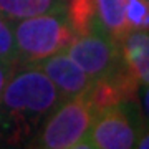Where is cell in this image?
<instances>
[{"instance_id":"cell-1","label":"cell","mask_w":149,"mask_h":149,"mask_svg":"<svg viewBox=\"0 0 149 149\" xmlns=\"http://www.w3.org/2000/svg\"><path fill=\"white\" fill-rule=\"evenodd\" d=\"M63 101L58 88L37 65H17L0 100V144L27 146Z\"/></svg>"},{"instance_id":"cell-2","label":"cell","mask_w":149,"mask_h":149,"mask_svg":"<svg viewBox=\"0 0 149 149\" xmlns=\"http://www.w3.org/2000/svg\"><path fill=\"white\" fill-rule=\"evenodd\" d=\"M18 65H37L52 55L65 52L74 32L63 8L13 22Z\"/></svg>"},{"instance_id":"cell-3","label":"cell","mask_w":149,"mask_h":149,"mask_svg":"<svg viewBox=\"0 0 149 149\" xmlns=\"http://www.w3.org/2000/svg\"><path fill=\"white\" fill-rule=\"evenodd\" d=\"M96 113L86 93L66 98L45 119L42 128L30 139L27 148L80 149L90 148L86 136Z\"/></svg>"},{"instance_id":"cell-4","label":"cell","mask_w":149,"mask_h":149,"mask_svg":"<svg viewBox=\"0 0 149 149\" xmlns=\"http://www.w3.org/2000/svg\"><path fill=\"white\" fill-rule=\"evenodd\" d=\"M144 128L138 100H129L118 106L96 113L86 136L90 148L96 149H129Z\"/></svg>"},{"instance_id":"cell-5","label":"cell","mask_w":149,"mask_h":149,"mask_svg":"<svg viewBox=\"0 0 149 149\" xmlns=\"http://www.w3.org/2000/svg\"><path fill=\"white\" fill-rule=\"evenodd\" d=\"M65 52L91 80L106 76L124 65L119 43L104 32L74 35Z\"/></svg>"},{"instance_id":"cell-6","label":"cell","mask_w":149,"mask_h":149,"mask_svg":"<svg viewBox=\"0 0 149 149\" xmlns=\"http://www.w3.org/2000/svg\"><path fill=\"white\" fill-rule=\"evenodd\" d=\"M139 86L141 85L126 68V65H123L116 71L101 76L98 80H93L90 90L86 91V96L95 113H100L103 109L118 106L124 101L136 100Z\"/></svg>"},{"instance_id":"cell-7","label":"cell","mask_w":149,"mask_h":149,"mask_svg":"<svg viewBox=\"0 0 149 149\" xmlns=\"http://www.w3.org/2000/svg\"><path fill=\"white\" fill-rule=\"evenodd\" d=\"M37 66H40L43 73L53 81L63 100L86 93L93 83V80L65 52L42 60Z\"/></svg>"},{"instance_id":"cell-8","label":"cell","mask_w":149,"mask_h":149,"mask_svg":"<svg viewBox=\"0 0 149 149\" xmlns=\"http://www.w3.org/2000/svg\"><path fill=\"white\" fill-rule=\"evenodd\" d=\"M123 60L139 85H149V32L133 30L119 43Z\"/></svg>"},{"instance_id":"cell-9","label":"cell","mask_w":149,"mask_h":149,"mask_svg":"<svg viewBox=\"0 0 149 149\" xmlns=\"http://www.w3.org/2000/svg\"><path fill=\"white\" fill-rule=\"evenodd\" d=\"M63 10L74 35L104 32L100 23L96 0H63Z\"/></svg>"},{"instance_id":"cell-10","label":"cell","mask_w":149,"mask_h":149,"mask_svg":"<svg viewBox=\"0 0 149 149\" xmlns=\"http://www.w3.org/2000/svg\"><path fill=\"white\" fill-rule=\"evenodd\" d=\"M63 8V0H0V15L12 23Z\"/></svg>"},{"instance_id":"cell-11","label":"cell","mask_w":149,"mask_h":149,"mask_svg":"<svg viewBox=\"0 0 149 149\" xmlns=\"http://www.w3.org/2000/svg\"><path fill=\"white\" fill-rule=\"evenodd\" d=\"M124 15L131 32H149V0H124Z\"/></svg>"},{"instance_id":"cell-12","label":"cell","mask_w":149,"mask_h":149,"mask_svg":"<svg viewBox=\"0 0 149 149\" xmlns=\"http://www.w3.org/2000/svg\"><path fill=\"white\" fill-rule=\"evenodd\" d=\"M0 61L18 65L15 37H13V23L0 15Z\"/></svg>"},{"instance_id":"cell-13","label":"cell","mask_w":149,"mask_h":149,"mask_svg":"<svg viewBox=\"0 0 149 149\" xmlns=\"http://www.w3.org/2000/svg\"><path fill=\"white\" fill-rule=\"evenodd\" d=\"M15 68H17V65L0 61V100H2V93H3V88H5L7 81L12 76V73H13Z\"/></svg>"},{"instance_id":"cell-14","label":"cell","mask_w":149,"mask_h":149,"mask_svg":"<svg viewBox=\"0 0 149 149\" xmlns=\"http://www.w3.org/2000/svg\"><path fill=\"white\" fill-rule=\"evenodd\" d=\"M138 95L141 96V108H143V114L148 121L149 126V85H141L139 86Z\"/></svg>"},{"instance_id":"cell-15","label":"cell","mask_w":149,"mask_h":149,"mask_svg":"<svg viewBox=\"0 0 149 149\" xmlns=\"http://www.w3.org/2000/svg\"><path fill=\"white\" fill-rule=\"evenodd\" d=\"M136 148L149 149V126H146V124H144V128L141 129V133H139V136H138Z\"/></svg>"}]
</instances>
